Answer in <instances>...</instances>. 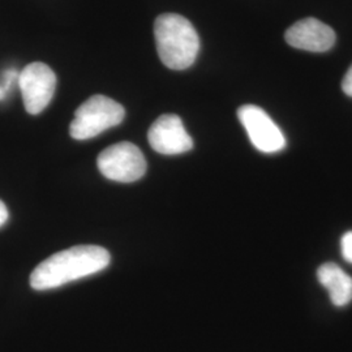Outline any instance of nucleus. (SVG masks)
<instances>
[{"instance_id":"1","label":"nucleus","mask_w":352,"mask_h":352,"mask_svg":"<svg viewBox=\"0 0 352 352\" xmlns=\"http://www.w3.org/2000/svg\"><path fill=\"white\" fill-rule=\"evenodd\" d=\"M110 261V253L100 245L72 247L52 254L38 265L30 276V286L37 291L58 289L100 273Z\"/></svg>"},{"instance_id":"2","label":"nucleus","mask_w":352,"mask_h":352,"mask_svg":"<svg viewBox=\"0 0 352 352\" xmlns=\"http://www.w3.org/2000/svg\"><path fill=\"white\" fill-rule=\"evenodd\" d=\"M154 37L161 62L170 69L183 71L195 63L200 50V38L186 17L164 13L154 23Z\"/></svg>"},{"instance_id":"3","label":"nucleus","mask_w":352,"mask_h":352,"mask_svg":"<svg viewBox=\"0 0 352 352\" xmlns=\"http://www.w3.org/2000/svg\"><path fill=\"white\" fill-rule=\"evenodd\" d=\"M126 116L124 107L111 98L97 94L84 102L75 113L69 135L75 140H89L119 126Z\"/></svg>"},{"instance_id":"4","label":"nucleus","mask_w":352,"mask_h":352,"mask_svg":"<svg viewBox=\"0 0 352 352\" xmlns=\"http://www.w3.org/2000/svg\"><path fill=\"white\" fill-rule=\"evenodd\" d=\"M97 166L102 175L119 183L138 182L146 173V161L132 142H119L98 155Z\"/></svg>"},{"instance_id":"5","label":"nucleus","mask_w":352,"mask_h":352,"mask_svg":"<svg viewBox=\"0 0 352 352\" xmlns=\"http://www.w3.org/2000/svg\"><path fill=\"white\" fill-rule=\"evenodd\" d=\"M17 84L26 111L38 115L50 104L56 89V76L47 64L34 62L20 72Z\"/></svg>"},{"instance_id":"6","label":"nucleus","mask_w":352,"mask_h":352,"mask_svg":"<svg viewBox=\"0 0 352 352\" xmlns=\"http://www.w3.org/2000/svg\"><path fill=\"white\" fill-rule=\"evenodd\" d=\"M240 123L245 128L252 145L265 154L279 153L286 148V138L274 120L254 104H244L238 110Z\"/></svg>"},{"instance_id":"7","label":"nucleus","mask_w":352,"mask_h":352,"mask_svg":"<svg viewBox=\"0 0 352 352\" xmlns=\"http://www.w3.org/2000/svg\"><path fill=\"white\" fill-rule=\"evenodd\" d=\"M148 140L151 148L164 155H179L193 148V140L174 113L161 115L149 128Z\"/></svg>"},{"instance_id":"8","label":"nucleus","mask_w":352,"mask_h":352,"mask_svg":"<svg viewBox=\"0 0 352 352\" xmlns=\"http://www.w3.org/2000/svg\"><path fill=\"white\" fill-rule=\"evenodd\" d=\"M285 38L289 46L311 52H325L336 43L334 30L314 17L295 23L287 29Z\"/></svg>"},{"instance_id":"9","label":"nucleus","mask_w":352,"mask_h":352,"mask_svg":"<svg viewBox=\"0 0 352 352\" xmlns=\"http://www.w3.org/2000/svg\"><path fill=\"white\" fill-rule=\"evenodd\" d=\"M317 279L329 291L330 300L336 307H344L352 302V278L338 265H321L317 269Z\"/></svg>"},{"instance_id":"10","label":"nucleus","mask_w":352,"mask_h":352,"mask_svg":"<svg viewBox=\"0 0 352 352\" xmlns=\"http://www.w3.org/2000/svg\"><path fill=\"white\" fill-rule=\"evenodd\" d=\"M19 75L20 74H17V69H14V68L4 72L3 80L0 81V102L6 100L7 94L10 93V90L13 87V84L19 81Z\"/></svg>"},{"instance_id":"11","label":"nucleus","mask_w":352,"mask_h":352,"mask_svg":"<svg viewBox=\"0 0 352 352\" xmlns=\"http://www.w3.org/2000/svg\"><path fill=\"white\" fill-rule=\"evenodd\" d=\"M340 251L343 258L352 264V231H349L343 235L340 240Z\"/></svg>"},{"instance_id":"12","label":"nucleus","mask_w":352,"mask_h":352,"mask_svg":"<svg viewBox=\"0 0 352 352\" xmlns=\"http://www.w3.org/2000/svg\"><path fill=\"white\" fill-rule=\"evenodd\" d=\"M342 89H343L346 96L352 97V65L349 68L347 74H346L343 81H342Z\"/></svg>"},{"instance_id":"13","label":"nucleus","mask_w":352,"mask_h":352,"mask_svg":"<svg viewBox=\"0 0 352 352\" xmlns=\"http://www.w3.org/2000/svg\"><path fill=\"white\" fill-rule=\"evenodd\" d=\"M8 217H10V214H8L7 206H6L4 202L0 200V227H3L7 223Z\"/></svg>"}]
</instances>
